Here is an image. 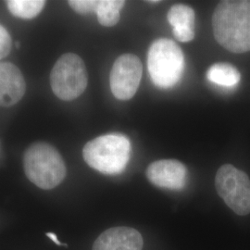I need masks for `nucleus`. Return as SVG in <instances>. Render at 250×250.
<instances>
[{"mask_svg":"<svg viewBox=\"0 0 250 250\" xmlns=\"http://www.w3.org/2000/svg\"><path fill=\"white\" fill-rule=\"evenodd\" d=\"M43 0H9L7 6L10 13L21 19L36 17L45 7Z\"/></svg>","mask_w":250,"mask_h":250,"instance_id":"4468645a","label":"nucleus"},{"mask_svg":"<svg viewBox=\"0 0 250 250\" xmlns=\"http://www.w3.org/2000/svg\"><path fill=\"white\" fill-rule=\"evenodd\" d=\"M215 188L233 212L240 216L250 214V179L246 172L225 164L216 173Z\"/></svg>","mask_w":250,"mask_h":250,"instance_id":"423d86ee","label":"nucleus"},{"mask_svg":"<svg viewBox=\"0 0 250 250\" xmlns=\"http://www.w3.org/2000/svg\"><path fill=\"white\" fill-rule=\"evenodd\" d=\"M146 177L152 185L170 190H181L188 180L187 167L175 160L154 161L146 169Z\"/></svg>","mask_w":250,"mask_h":250,"instance_id":"6e6552de","label":"nucleus"},{"mask_svg":"<svg viewBox=\"0 0 250 250\" xmlns=\"http://www.w3.org/2000/svg\"><path fill=\"white\" fill-rule=\"evenodd\" d=\"M46 236L47 237H49L52 241L55 243V244H57L58 246H67V245H65V244H62V243H61L60 240L58 239V237H57V235L53 233V232H46Z\"/></svg>","mask_w":250,"mask_h":250,"instance_id":"f3484780","label":"nucleus"},{"mask_svg":"<svg viewBox=\"0 0 250 250\" xmlns=\"http://www.w3.org/2000/svg\"><path fill=\"white\" fill-rule=\"evenodd\" d=\"M147 68L152 82L160 88H170L178 83L185 69V56L174 41L161 38L148 49Z\"/></svg>","mask_w":250,"mask_h":250,"instance_id":"20e7f679","label":"nucleus"},{"mask_svg":"<svg viewBox=\"0 0 250 250\" xmlns=\"http://www.w3.org/2000/svg\"><path fill=\"white\" fill-rule=\"evenodd\" d=\"M142 234L131 227H113L102 232L93 245V250H142Z\"/></svg>","mask_w":250,"mask_h":250,"instance_id":"1a4fd4ad","label":"nucleus"},{"mask_svg":"<svg viewBox=\"0 0 250 250\" xmlns=\"http://www.w3.org/2000/svg\"><path fill=\"white\" fill-rule=\"evenodd\" d=\"M148 3H159L160 1H158V0H155V1H147Z\"/></svg>","mask_w":250,"mask_h":250,"instance_id":"a211bd4d","label":"nucleus"},{"mask_svg":"<svg viewBox=\"0 0 250 250\" xmlns=\"http://www.w3.org/2000/svg\"><path fill=\"white\" fill-rule=\"evenodd\" d=\"M131 154L129 139L120 134L99 136L83 149L84 161L91 168L105 174H118L125 170Z\"/></svg>","mask_w":250,"mask_h":250,"instance_id":"7ed1b4c3","label":"nucleus"},{"mask_svg":"<svg viewBox=\"0 0 250 250\" xmlns=\"http://www.w3.org/2000/svg\"><path fill=\"white\" fill-rule=\"evenodd\" d=\"M25 90L26 83L18 67L11 62H0V107L17 104Z\"/></svg>","mask_w":250,"mask_h":250,"instance_id":"9d476101","label":"nucleus"},{"mask_svg":"<svg viewBox=\"0 0 250 250\" xmlns=\"http://www.w3.org/2000/svg\"><path fill=\"white\" fill-rule=\"evenodd\" d=\"M88 74L85 64L76 54L62 55L50 73L54 94L62 100L71 101L79 98L87 87Z\"/></svg>","mask_w":250,"mask_h":250,"instance_id":"39448f33","label":"nucleus"},{"mask_svg":"<svg viewBox=\"0 0 250 250\" xmlns=\"http://www.w3.org/2000/svg\"><path fill=\"white\" fill-rule=\"evenodd\" d=\"M99 0H70L68 4L74 11L82 15L96 12Z\"/></svg>","mask_w":250,"mask_h":250,"instance_id":"2eb2a0df","label":"nucleus"},{"mask_svg":"<svg viewBox=\"0 0 250 250\" xmlns=\"http://www.w3.org/2000/svg\"><path fill=\"white\" fill-rule=\"evenodd\" d=\"M125 4L124 0H99L96 13L99 23L106 27L116 25L121 18V10Z\"/></svg>","mask_w":250,"mask_h":250,"instance_id":"ddd939ff","label":"nucleus"},{"mask_svg":"<svg viewBox=\"0 0 250 250\" xmlns=\"http://www.w3.org/2000/svg\"><path fill=\"white\" fill-rule=\"evenodd\" d=\"M143 74L140 59L133 54L120 56L112 66L109 83L113 96L120 100H129L137 92Z\"/></svg>","mask_w":250,"mask_h":250,"instance_id":"0eeeda50","label":"nucleus"},{"mask_svg":"<svg viewBox=\"0 0 250 250\" xmlns=\"http://www.w3.org/2000/svg\"><path fill=\"white\" fill-rule=\"evenodd\" d=\"M208 80L217 85L233 87L239 83L241 74L239 71L228 63H216L207 72Z\"/></svg>","mask_w":250,"mask_h":250,"instance_id":"f8f14e48","label":"nucleus"},{"mask_svg":"<svg viewBox=\"0 0 250 250\" xmlns=\"http://www.w3.org/2000/svg\"><path fill=\"white\" fill-rule=\"evenodd\" d=\"M167 18L178 41L190 42L195 38V11L192 8L175 4L169 10Z\"/></svg>","mask_w":250,"mask_h":250,"instance_id":"9b49d317","label":"nucleus"},{"mask_svg":"<svg viewBox=\"0 0 250 250\" xmlns=\"http://www.w3.org/2000/svg\"><path fill=\"white\" fill-rule=\"evenodd\" d=\"M11 47L12 40L9 32L4 27L0 25V61L10 53Z\"/></svg>","mask_w":250,"mask_h":250,"instance_id":"dca6fc26","label":"nucleus"},{"mask_svg":"<svg viewBox=\"0 0 250 250\" xmlns=\"http://www.w3.org/2000/svg\"><path fill=\"white\" fill-rule=\"evenodd\" d=\"M216 41L232 53L250 51V0L219 2L212 15Z\"/></svg>","mask_w":250,"mask_h":250,"instance_id":"f257e3e1","label":"nucleus"},{"mask_svg":"<svg viewBox=\"0 0 250 250\" xmlns=\"http://www.w3.org/2000/svg\"><path fill=\"white\" fill-rule=\"evenodd\" d=\"M23 168L27 178L44 190L61 185L67 173L60 152L46 143L33 144L27 148L23 156Z\"/></svg>","mask_w":250,"mask_h":250,"instance_id":"f03ea898","label":"nucleus"}]
</instances>
